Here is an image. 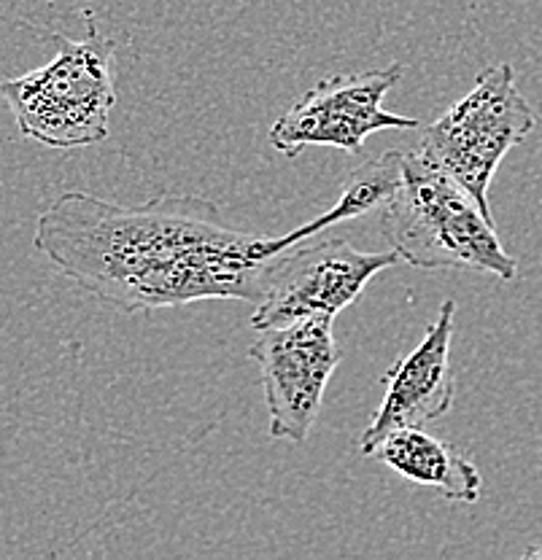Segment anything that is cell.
I'll return each mask as SVG.
<instances>
[{"instance_id": "6da1fadb", "label": "cell", "mask_w": 542, "mask_h": 560, "mask_svg": "<svg viewBox=\"0 0 542 560\" xmlns=\"http://www.w3.org/2000/svg\"><path fill=\"white\" fill-rule=\"evenodd\" d=\"M313 235H252L221 219L206 197L162 195L119 206L66 191L41 210L33 245L68 280L122 313H149L203 300L260 302L273 267Z\"/></svg>"}, {"instance_id": "7a4b0ae2", "label": "cell", "mask_w": 542, "mask_h": 560, "mask_svg": "<svg viewBox=\"0 0 542 560\" xmlns=\"http://www.w3.org/2000/svg\"><path fill=\"white\" fill-rule=\"evenodd\" d=\"M381 235L402 265L416 270H475L518 278L494 219L481 202L418 149L402 151L400 175L381 208Z\"/></svg>"}, {"instance_id": "3957f363", "label": "cell", "mask_w": 542, "mask_h": 560, "mask_svg": "<svg viewBox=\"0 0 542 560\" xmlns=\"http://www.w3.org/2000/svg\"><path fill=\"white\" fill-rule=\"evenodd\" d=\"M51 38L57 55L31 73L0 81V97L22 136L46 149L76 151L103 143L116 105L114 40L97 31L90 14L84 38L57 33Z\"/></svg>"}, {"instance_id": "277c9868", "label": "cell", "mask_w": 542, "mask_h": 560, "mask_svg": "<svg viewBox=\"0 0 542 560\" xmlns=\"http://www.w3.org/2000/svg\"><path fill=\"white\" fill-rule=\"evenodd\" d=\"M534 127L538 116L518 90L516 68L510 62H497L477 75L475 86L462 101L424 127L418 151L435 167L457 178L492 215L488 186L494 173L499 171L507 151L521 143Z\"/></svg>"}, {"instance_id": "5b68a950", "label": "cell", "mask_w": 542, "mask_h": 560, "mask_svg": "<svg viewBox=\"0 0 542 560\" xmlns=\"http://www.w3.org/2000/svg\"><path fill=\"white\" fill-rule=\"evenodd\" d=\"M400 62L359 73L322 79L297 97L270 127V145L284 156H297L305 145H332L359 154L365 140L381 130H416L418 119L383 108V97L400 84Z\"/></svg>"}, {"instance_id": "8992f818", "label": "cell", "mask_w": 542, "mask_h": 560, "mask_svg": "<svg viewBox=\"0 0 542 560\" xmlns=\"http://www.w3.org/2000/svg\"><path fill=\"white\" fill-rule=\"evenodd\" d=\"M394 265H400V256L392 248L370 254L343 237L291 245L273 267L252 326L262 331L305 318H335L357 302L378 272Z\"/></svg>"}, {"instance_id": "52a82bcc", "label": "cell", "mask_w": 542, "mask_h": 560, "mask_svg": "<svg viewBox=\"0 0 542 560\" xmlns=\"http://www.w3.org/2000/svg\"><path fill=\"white\" fill-rule=\"evenodd\" d=\"M335 318H305L262 329L249 348L260 366L273 440L302 445L322 412L324 390L341 364Z\"/></svg>"}, {"instance_id": "ba28073f", "label": "cell", "mask_w": 542, "mask_h": 560, "mask_svg": "<svg viewBox=\"0 0 542 560\" xmlns=\"http://www.w3.org/2000/svg\"><path fill=\"white\" fill-rule=\"evenodd\" d=\"M453 329H457V302L446 300L427 335L416 348L400 361L383 377V399L378 405L367 429L361 431V453L370 451L378 440L394 429L405 425H427L442 418L453 405L457 385H453L451 346Z\"/></svg>"}, {"instance_id": "9c48e42d", "label": "cell", "mask_w": 542, "mask_h": 560, "mask_svg": "<svg viewBox=\"0 0 542 560\" xmlns=\"http://www.w3.org/2000/svg\"><path fill=\"white\" fill-rule=\"evenodd\" d=\"M367 458H376L405 480L440 490L442 499L475 504L483 493V477L464 453L424 431V425H405L378 440Z\"/></svg>"}, {"instance_id": "30bf717a", "label": "cell", "mask_w": 542, "mask_h": 560, "mask_svg": "<svg viewBox=\"0 0 542 560\" xmlns=\"http://www.w3.org/2000/svg\"><path fill=\"white\" fill-rule=\"evenodd\" d=\"M527 558H540L542 560V547H534V550H529Z\"/></svg>"}]
</instances>
